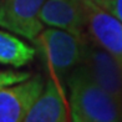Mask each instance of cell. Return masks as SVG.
Returning a JSON list of instances; mask_svg holds the SVG:
<instances>
[{
  "label": "cell",
  "instance_id": "obj_10",
  "mask_svg": "<svg viewBox=\"0 0 122 122\" xmlns=\"http://www.w3.org/2000/svg\"><path fill=\"white\" fill-rule=\"evenodd\" d=\"M30 76L31 74L29 71H19L16 69L0 70V91L10 85L18 84V82H21L26 79H29Z\"/></svg>",
  "mask_w": 122,
  "mask_h": 122
},
{
  "label": "cell",
  "instance_id": "obj_6",
  "mask_svg": "<svg viewBox=\"0 0 122 122\" xmlns=\"http://www.w3.org/2000/svg\"><path fill=\"white\" fill-rule=\"evenodd\" d=\"M44 85V77L31 75L24 81L3 88L0 91V122H25Z\"/></svg>",
  "mask_w": 122,
  "mask_h": 122
},
{
  "label": "cell",
  "instance_id": "obj_9",
  "mask_svg": "<svg viewBox=\"0 0 122 122\" xmlns=\"http://www.w3.org/2000/svg\"><path fill=\"white\" fill-rule=\"evenodd\" d=\"M35 56L34 46L14 32L0 29V66L20 69L27 66Z\"/></svg>",
  "mask_w": 122,
  "mask_h": 122
},
{
  "label": "cell",
  "instance_id": "obj_11",
  "mask_svg": "<svg viewBox=\"0 0 122 122\" xmlns=\"http://www.w3.org/2000/svg\"><path fill=\"white\" fill-rule=\"evenodd\" d=\"M97 4L122 23V0H98Z\"/></svg>",
  "mask_w": 122,
  "mask_h": 122
},
{
  "label": "cell",
  "instance_id": "obj_2",
  "mask_svg": "<svg viewBox=\"0 0 122 122\" xmlns=\"http://www.w3.org/2000/svg\"><path fill=\"white\" fill-rule=\"evenodd\" d=\"M32 44L36 55L45 64L49 76L65 84L71 71L80 64L81 36L45 26Z\"/></svg>",
  "mask_w": 122,
  "mask_h": 122
},
{
  "label": "cell",
  "instance_id": "obj_8",
  "mask_svg": "<svg viewBox=\"0 0 122 122\" xmlns=\"http://www.w3.org/2000/svg\"><path fill=\"white\" fill-rule=\"evenodd\" d=\"M62 82L47 76L42 91L31 106L25 122H62L69 121L70 113L65 100Z\"/></svg>",
  "mask_w": 122,
  "mask_h": 122
},
{
  "label": "cell",
  "instance_id": "obj_4",
  "mask_svg": "<svg viewBox=\"0 0 122 122\" xmlns=\"http://www.w3.org/2000/svg\"><path fill=\"white\" fill-rule=\"evenodd\" d=\"M81 1L87 34L112 55L122 67V23L93 0Z\"/></svg>",
  "mask_w": 122,
  "mask_h": 122
},
{
  "label": "cell",
  "instance_id": "obj_3",
  "mask_svg": "<svg viewBox=\"0 0 122 122\" xmlns=\"http://www.w3.org/2000/svg\"><path fill=\"white\" fill-rule=\"evenodd\" d=\"M80 65L113 97L122 102V67L116 59L101 47L87 31L81 36Z\"/></svg>",
  "mask_w": 122,
  "mask_h": 122
},
{
  "label": "cell",
  "instance_id": "obj_1",
  "mask_svg": "<svg viewBox=\"0 0 122 122\" xmlns=\"http://www.w3.org/2000/svg\"><path fill=\"white\" fill-rule=\"evenodd\" d=\"M74 122H122V102L100 86L79 64L66 79Z\"/></svg>",
  "mask_w": 122,
  "mask_h": 122
},
{
  "label": "cell",
  "instance_id": "obj_5",
  "mask_svg": "<svg viewBox=\"0 0 122 122\" xmlns=\"http://www.w3.org/2000/svg\"><path fill=\"white\" fill-rule=\"evenodd\" d=\"M46 0H0V27L32 41L44 29L40 10Z\"/></svg>",
  "mask_w": 122,
  "mask_h": 122
},
{
  "label": "cell",
  "instance_id": "obj_7",
  "mask_svg": "<svg viewBox=\"0 0 122 122\" xmlns=\"http://www.w3.org/2000/svg\"><path fill=\"white\" fill-rule=\"evenodd\" d=\"M40 20L44 26L65 30L79 37L86 32L81 0H46L40 10Z\"/></svg>",
  "mask_w": 122,
  "mask_h": 122
},
{
  "label": "cell",
  "instance_id": "obj_12",
  "mask_svg": "<svg viewBox=\"0 0 122 122\" xmlns=\"http://www.w3.org/2000/svg\"><path fill=\"white\" fill-rule=\"evenodd\" d=\"M93 1H96V3H97V1H98V0H93Z\"/></svg>",
  "mask_w": 122,
  "mask_h": 122
}]
</instances>
